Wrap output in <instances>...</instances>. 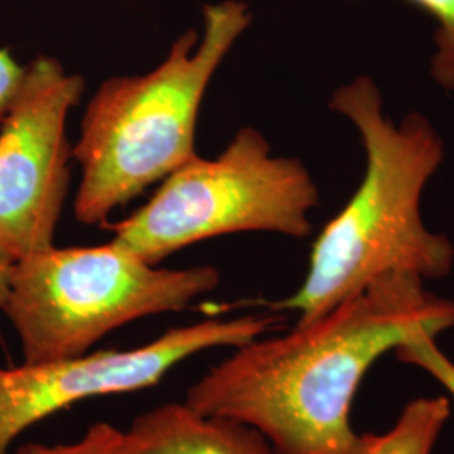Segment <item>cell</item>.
Masks as SVG:
<instances>
[{
	"label": "cell",
	"instance_id": "cell-1",
	"mask_svg": "<svg viewBox=\"0 0 454 454\" xmlns=\"http://www.w3.org/2000/svg\"><path fill=\"white\" fill-rule=\"evenodd\" d=\"M451 328L454 301L419 276H384L311 324L236 347L184 403L254 427L278 454H350L360 439L352 403L369 369L419 330Z\"/></svg>",
	"mask_w": 454,
	"mask_h": 454
},
{
	"label": "cell",
	"instance_id": "cell-2",
	"mask_svg": "<svg viewBox=\"0 0 454 454\" xmlns=\"http://www.w3.org/2000/svg\"><path fill=\"white\" fill-rule=\"evenodd\" d=\"M330 106L357 129L367 168L356 194L313 244L303 285L275 305L298 311L296 325L322 318L384 276L407 273L426 281L454 268L453 243L431 232L421 217L422 191L444 159L431 121L409 114L394 123L369 76L335 90Z\"/></svg>",
	"mask_w": 454,
	"mask_h": 454
},
{
	"label": "cell",
	"instance_id": "cell-3",
	"mask_svg": "<svg viewBox=\"0 0 454 454\" xmlns=\"http://www.w3.org/2000/svg\"><path fill=\"white\" fill-rule=\"evenodd\" d=\"M247 4L202 9V33L189 29L145 74L114 76L98 88L73 148L82 182L74 215L105 226L110 214L160 182L195 153L197 118L215 71L251 26Z\"/></svg>",
	"mask_w": 454,
	"mask_h": 454
},
{
	"label": "cell",
	"instance_id": "cell-4",
	"mask_svg": "<svg viewBox=\"0 0 454 454\" xmlns=\"http://www.w3.org/2000/svg\"><path fill=\"white\" fill-rule=\"evenodd\" d=\"M212 266L159 268L110 241L51 246L16 261L2 311L16 330L22 362L80 357L116 328L187 309L212 293Z\"/></svg>",
	"mask_w": 454,
	"mask_h": 454
},
{
	"label": "cell",
	"instance_id": "cell-5",
	"mask_svg": "<svg viewBox=\"0 0 454 454\" xmlns=\"http://www.w3.org/2000/svg\"><path fill=\"white\" fill-rule=\"evenodd\" d=\"M318 199L303 163L273 157L264 135L244 127L215 159L194 155L162 180L142 209L108 229L114 243L159 264L191 244L232 232L303 239Z\"/></svg>",
	"mask_w": 454,
	"mask_h": 454
},
{
	"label": "cell",
	"instance_id": "cell-6",
	"mask_svg": "<svg viewBox=\"0 0 454 454\" xmlns=\"http://www.w3.org/2000/svg\"><path fill=\"white\" fill-rule=\"evenodd\" d=\"M278 324V317L266 315L207 318L170 328L130 350L0 365V454H9L20 434L66 407L91 397L153 387L187 358L219 347H241L273 332Z\"/></svg>",
	"mask_w": 454,
	"mask_h": 454
},
{
	"label": "cell",
	"instance_id": "cell-7",
	"mask_svg": "<svg viewBox=\"0 0 454 454\" xmlns=\"http://www.w3.org/2000/svg\"><path fill=\"white\" fill-rule=\"evenodd\" d=\"M82 91L80 74L39 56L0 127V247L16 260L54 246L71 179L66 125Z\"/></svg>",
	"mask_w": 454,
	"mask_h": 454
},
{
	"label": "cell",
	"instance_id": "cell-8",
	"mask_svg": "<svg viewBox=\"0 0 454 454\" xmlns=\"http://www.w3.org/2000/svg\"><path fill=\"white\" fill-rule=\"evenodd\" d=\"M74 444L82 454H278L254 427L184 401L140 412L127 429L98 422Z\"/></svg>",
	"mask_w": 454,
	"mask_h": 454
},
{
	"label": "cell",
	"instance_id": "cell-9",
	"mask_svg": "<svg viewBox=\"0 0 454 454\" xmlns=\"http://www.w3.org/2000/svg\"><path fill=\"white\" fill-rule=\"evenodd\" d=\"M450 414L451 406L446 397L414 399L389 431L362 434L350 454H433Z\"/></svg>",
	"mask_w": 454,
	"mask_h": 454
},
{
	"label": "cell",
	"instance_id": "cell-10",
	"mask_svg": "<svg viewBox=\"0 0 454 454\" xmlns=\"http://www.w3.org/2000/svg\"><path fill=\"white\" fill-rule=\"evenodd\" d=\"M438 22L431 76L442 90L454 91V0H407Z\"/></svg>",
	"mask_w": 454,
	"mask_h": 454
},
{
	"label": "cell",
	"instance_id": "cell-11",
	"mask_svg": "<svg viewBox=\"0 0 454 454\" xmlns=\"http://www.w3.org/2000/svg\"><path fill=\"white\" fill-rule=\"evenodd\" d=\"M436 339L438 335L433 332L419 330L403 341L394 352L399 362L429 373L454 397V362L439 348Z\"/></svg>",
	"mask_w": 454,
	"mask_h": 454
},
{
	"label": "cell",
	"instance_id": "cell-12",
	"mask_svg": "<svg viewBox=\"0 0 454 454\" xmlns=\"http://www.w3.org/2000/svg\"><path fill=\"white\" fill-rule=\"evenodd\" d=\"M26 66H20L9 49H0V127L9 114L24 80Z\"/></svg>",
	"mask_w": 454,
	"mask_h": 454
},
{
	"label": "cell",
	"instance_id": "cell-13",
	"mask_svg": "<svg viewBox=\"0 0 454 454\" xmlns=\"http://www.w3.org/2000/svg\"><path fill=\"white\" fill-rule=\"evenodd\" d=\"M16 258L0 247V309H4V303L7 300L9 288H11V278L16 266Z\"/></svg>",
	"mask_w": 454,
	"mask_h": 454
},
{
	"label": "cell",
	"instance_id": "cell-14",
	"mask_svg": "<svg viewBox=\"0 0 454 454\" xmlns=\"http://www.w3.org/2000/svg\"><path fill=\"white\" fill-rule=\"evenodd\" d=\"M14 454H82L78 451L74 442L67 444H41V442H33V444H24L17 450Z\"/></svg>",
	"mask_w": 454,
	"mask_h": 454
}]
</instances>
